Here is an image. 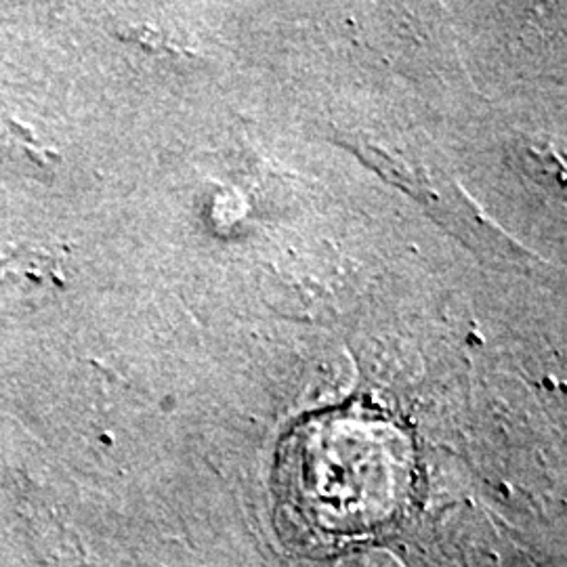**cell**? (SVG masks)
<instances>
[{
    "label": "cell",
    "instance_id": "2",
    "mask_svg": "<svg viewBox=\"0 0 567 567\" xmlns=\"http://www.w3.org/2000/svg\"><path fill=\"white\" fill-rule=\"evenodd\" d=\"M63 284L55 252L21 244L0 252V311L37 309Z\"/></svg>",
    "mask_w": 567,
    "mask_h": 567
},
{
    "label": "cell",
    "instance_id": "3",
    "mask_svg": "<svg viewBox=\"0 0 567 567\" xmlns=\"http://www.w3.org/2000/svg\"><path fill=\"white\" fill-rule=\"evenodd\" d=\"M0 152L37 168H51L55 164V152L44 147L37 135L21 124L16 116L0 107Z\"/></svg>",
    "mask_w": 567,
    "mask_h": 567
},
{
    "label": "cell",
    "instance_id": "1",
    "mask_svg": "<svg viewBox=\"0 0 567 567\" xmlns=\"http://www.w3.org/2000/svg\"><path fill=\"white\" fill-rule=\"evenodd\" d=\"M278 524L295 547L339 550L395 526L416 494V463L395 426L365 414H322L278 450Z\"/></svg>",
    "mask_w": 567,
    "mask_h": 567
}]
</instances>
